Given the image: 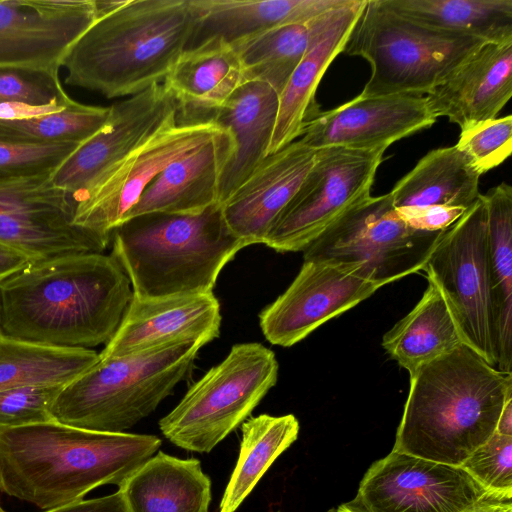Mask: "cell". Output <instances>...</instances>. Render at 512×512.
Listing matches in <instances>:
<instances>
[{
  "label": "cell",
  "instance_id": "6da1fadb",
  "mask_svg": "<svg viewBox=\"0 0 512 512\" xmlns=\"http://www.w3.org/2000/svg\"><path fill=\"white\" fill-rule=\"evenodd\" d=\"M132 297L131 283L111 255L32 260L0 281V335L91 349L110 341Z\"/></svg>",
  "mask_w": 512,
  "mask_h": 512
},
{
  "label": "cell",
  "instance_id": "7a4b0ae2",
  "mask_svg": "<svg viewBox=\"0 0 512 512\" xmlns=\"http://www.w3.org/2000/svg\"><path fill=\"white\" fill-rule=\"evenodd\" d=\"M150 434L111 433L48 421L0 428V491L47 510L93 489L118 487L161 446Z\"/></svg>",
  "mask_w": 512,
  "mask_h": 512
},
{
  "label": "cell",
  "instance_id": "3957f363",
  "mask_svg": "<svg viewBox=\"0 0 512 512\" xmlns=\"http://www.w3.org/2000/svg\"><path fill=\"white\" fill-rule=\"evenodd\" d=\"M510 398L512 374L462 343L410 375L393 450L460 466L495 433Z\"/></svg>",
  "mask_w": 512,
  "mask_h": 512
},
{
  "label": "cell",
  "instance_id": "277c9868",
  "mask_svg": "<svg viewBox=\"0 0 512 512\" xmlns=\"http://www.w3.org/2000/svg\"><path fill=\"white\" fill-rule=\"evenodd\" d=\"M194 25L190 0H124L101 14L62 60L66 85L106 98L136 95L166 76Z\"/></svg>",
  "mask_w": 512,
  "mask_h": 512
},
{
  "label": "cell",
  "instance_id": "5b68a950",
  "mask_svg": "<svg viewBox=\"0 0 512 512\" xmlns=\"http://www.w3.org/2000/svg\"><path fill=\"white\" fill-rule=\"evenodd\" d=\"M110 243V255L139 297L213 292L223 267L248 246L227 225L220 203L198 214L128 218L112 231Z\"/></svg>",
  "mask_w": 512,
  "mask_h": 512
},
{
  "label": "cell",
  "instance_id": "8992f818",
  "mask_svg": "<svg viewBox=\"0 0 512 512\" xmlns=\"http://www.w3.org/2000/svg\"><path fill=\"white\" fill-rule=\"evenodd\" d=\"M180 342L138 354L100 359L63 387L51 414L70 426L120 433L132 428L188 374L199 349Z\"/></svg>",
  "mask_w": 512,
  "mask_h": 512
},
{
  "label": "cell",
  "instance_id": "52a82bcc",
  "mask_svg": "<svg viewBox=\"0 0 512 512\" xmlns=\"http://www.w3.org/2000/svg\"><path fill=\"white\" fill-rule=\"evenodd\" d=\"M486 41L432 29L367 0L343 52L364 58L371 75L364 96L423 95Z\"/></svg>",
  "mask_w": 512,
  "mask_h": 512
},
{
  "label": "cell",
  "instance_id": "ba28073f",
  "mask_svg": "<svg viewBox=\"0 0 512 512\" xmlns=\"http://www.w3.org/2000/svg\"><path fill=\"white\" fill-rule=\"evenodd\" d=\"M278 362L256 342L234 345L225 359L195 382L166 416L162 434L174 445L208 453L240 426L276 384Z\"/></svg>",
  "mask_w": 512,
  "mask_h": 512
},
{
  "label": "cell",
  "instance_id": "9c48e42d",
  "mask_svg": "<svg viewBox=\"0 0 512 512\" xmlns=\"http://www.w3.org/2000/svg\"><path fill=\"white\" fill-rule=\"evenodd\" d=\"M444 231L414 230L389 193L370 195L336 219L303 251V258L359 265L382 287L423 270Z\"/></svg>",
  "mask_w": 512,
  "mask_h": 512
},
{
  "label": "cell",
  "instance_id": "30bf717a",
  "mask_svg": "<svg viewBox=\"0 0 512 512\" xmlns=\"http://www.w3.org/2000/svg\"><path fill=\"white\" fill-rule=\"evenodd\" d=\"M423 271L440 288L463 342L496 367L487 210L482 194L444 231Z\"/></svg>",
  "mask_w": 512,
  "mask_h": 512
},
{
  "label": "cell",
  "instance_id": "8fae6325",
  "mask_svg": "<svg viewBox=\"0 0 512 512\" xmlns=\"http://www.w3.org/2000/svg\"><path fill=\"white\" fill-rule=\"evenodd\" d=\"M386 149H317L312 167L264 245L278 252L304 251L345 211L370 196Z\"/></svg>",
  "mask_w": 512,
  "mask_h": 512
},
{
  "label": "cell",
  "instance_id": "7c38bea8",
  "mask_svg": "<svg viewBox=\"0 0 512 512\" xmlns=\"http://www.w3.org/2000/svg\"><path fill=\"white\" fill-rule=\"evenodd\" d=\"M224 130L213 121L165 123L120 162L75 193L73 224L111 239L148 185L173 161Z\"/></svg>",
  "mask_w": 512,
  "mask_h": 512
},
{
  "label": "cell",
  "instance_id": "4fadbf2b",
  "mask_svg": "<svg viewBox=\"0 0 512 512\" xmlns=\"http://www.w3.org/2000/svg\"><path fill=\"white\" fill-rule=\"evenodd\" d=\"M512 500L478 483L461 466L392 451L374 462L346 512H472Z\"/></svg>",
  "mask_w": 512,
  "mask_h": 512
},
{
  "label": "cell",
  "instance_id": "5bb4252c",
  "mask_svg": "<svg viewBox=\"0 0 512 512\" xmlns=\"http://www.w3.org/2000/svg\"><path fill=\"white\" fill-rule=\"evenodd\" d=\"M71 197L50 175L0 181V243L40 260L103 253L111 239L73 224Z\"/></svg>",
  "mask_w": 512,
  "mask_h": 512
},
{
  "label": "cell",
  "instance_id": "9a60e30c",
  "mask_svg": "<svg viewBox=\"0 0 512 512\" xmlns=\"http://www.w3.org/2000/svg\"><path fill=\"white\" fill-rule=\"evenodd\" d=\"M380 287L359 265L304 259L289 287L259 314L260 328L271 344L290 347Z\"/></svg>",
  "mask_w": 512,
  "mask_h": 512
},
{
  "label": "cell",
  "instance_id": "2e32d148",
  "mask_svg": "<svg viewBox=\"0 0 512 512\" xmlns=\"http://www.w3.org/2000/svg\"><path fill=\"white\" fill-rule=\"evenodd\" d=\"M97 16L95 0H0V67L59 73Z\"/></svg>",
  "mask_w": 512,
  "mask_h": 512
},
{
  "label": "cell",
  "instance_id": "e0dca14e",
  "mask_svg": "<svg viewBox=\"0 0 512 512\" xmlns=\"http://www.w3.org/2000/svg\"><path fill=\"white\" fill-rule=\"evenodd\" d=\"M174 117L176 101L163 83L114 103L101 128L51 174L52 184L72 197Z\"/></svg>",
  "mask_w": 512,
  "mask_h": 512
},
{
  "label": "cell",
  "instance_id": "ac0fdd59",
  "mask_svg": "<svg viewBox=\"0 0 512 512\" xmlns=\"http://www.w3.org/2000/svg\"><path fill=\"white\" fill-rule=\"evenodd\" d=\"M437 117L423 95L364 96L321 112L298 138L320 149L388 148L392 143L431 127Z\"/></svg>",
  "mask_w": 512,
  "mask_h": 512
},
{
  "label": "cell",
  "instance_id": "d6986e66",
  "mask_svg": "<svg viewBox=\"0 0 512 512\" xmlns=\"http://www.w3.org/2000/svg\"><path fill=\"white\" fill-rule=\"evenodd\" d=\"M220 326V304L213 292L165 297L133 295L99 358L133 355L180 342L205 345L219 336Z\"/></svg>",
  "mask_w": 512,
  "mask_h": 512
},
{
  "label": "cell",
  "instance_id": "ffe728a7",
  "mask_svg": "<svg viewBox=\"0 0 512 512\" xmlns=\"http://www.w3.org/2000/svg\"><path fill=\"white\" fill-rule=\"evenodd\" d=\"M317 149L297 139L269 154L222 204L231 231L248 246L264 244L312 167Z\"/></svg>",
  "mask_w": 512,
  "mask_h": 512
},
{
  "label": "cell",
  "instance_id": "44dd1931",
  "mask_svg": "<svg viewBox=\"0 0 512 512\" xmlns=\"http://www.w3.org/2000/svg\"><path fill=\"white\" fill-rule=\"evenodd\" d=\"M512 96V40L485 42L426 96L461 131L496 118Z\"/></svg>",
  "mask_w": 512,
  "mask_h": 512
},
{
  "label": "cell",
  "instance_id": "7402d4cb",
  "mask_svg": "<svg viewBox=\"0 0 512 512\" xmlns=\"http://www.w3.org/2000/svg\"><path fill=\"white\" fill-rule=\"evenodd\" d=\"M232 152V137L224 129L170 163L144 190L126 219L152 212L198 214L219 203L220 176Z\"/></svg>",
  "mask_w": 512,
  "mask_h": 512
},
{
  "label": "cell",
  "instance_id": "603a6c76",
  "mask_svg": "<svg viewBox=\"0 0 512 512\" xmlns=\"http://www.w3.org/2000/svg\"><path fill=\"white\" fill-rule=\"evenodd\" d=\"M279 95L269 85L245 81L211 116L233 140V152L218 185L222 205L268 156L278 113Z\"/></svg>",
  "mask_w": 512,
  "mask_h": 512
},
{
  "label": "cell",
  "instance_id": "cb8c5ba5",
  "mask_svg": "<svg viewBox=\"0 0 512 512\" xmlns=\"http://www.w3.org/2000/svg\"><path fill=\"white\" fill-rule=\"evenodd\" d=\"M353 0H190L194 25L186 50L211 40L233 46L264 31L308 21Z\"/></svg>",
  "mask_w": 512,
  "mask_h": 512
},
{
  "label": "cell",
  "instance_id": "d4e9b609",
  "mask_svg": "<svg viewBox=\"0 0 512 512\" xmlns=\"http://www.w3.org/2000/svg\"><path fill=\"white\" fill-rule=\"evenodd\" d=\"M245 82L235 49L220 40H211L185 50L163 84L177 105L181 123L211 121L219 109Z\"/></svg>",
  "mask_w": 512,
  "mask_h": 512
},
{
  "label": "cell",
  "instance_id": "484cf974",
  "mask_svg": "<svg viewBox=\"0 0 512 512\" xmlns=\"http://www.w3.org/2000/svg\"><path fill=\"white\" fill-rule=\"evenodd\" d=\"M367 0L345 7L319 41L306 53L279 95L278 113L268 155L297 140L308 122L321 111L315 95L332 61L343 52Z\"/></svg>",
  "mask_w": 512,
  "mask_h": 512
},
{
  "label": "cell",
  "instance_id": "4316f807",
  "mask_svg": "<svg viewBox=\"0 0 512 512\" xmlns=\"http://www.w3.org/2000/svg\"><path fill=\"white\" fill-rule=\"evenodd\" d=\"M126 512H209L211 480L196 458L157 451L118 490Z\"/></svg>",
  "mask_w": 512,
  "mask_h": 512
},
{
  "label": "cell",
  "instance_id": "83f0119b",
  "mask_svg": "<svg viewBox=\"0 0 512 512\" xmlns=\"http://www.w3.org/2000/svg\"><path fill=\"white\" fill-rule=\"evenodd\" d=\"M481 174L456 145L429 151L389 192L396 209L454 206L469 209L481 195Z\"/></svg>",
  "mask_w": 512,
  "mask_h": 512
},
{
  "label": "cell",
  "instance_id": "f1b7e54d",
  "mask_svg": "<svg viewBox=\"0 0 512 512\" xmlns=\"http://www.w3.org/2000/svg\"><path fill=\"white\" fill-rule=\"evenodd\" d=\"M347 6L305 22L274 27L233 45L241 61L245 81L263 82L280 95L306 53Z\"/></svg>",
  "mask_w": 512,
  "mask_h": 512
},
{
  "label": "cell",
  "instance_id": "f546056e",
  "mask_svg": "<svg viewBox=\"0 0 512 512\" xmlns=\"http://www.w3.org/2000/svg\"><path fill=\"white\" fill-rule=\"evenodd\" d=\"M427 280L418 303L382 339L386 353L409 375L464 343L440 288L430 278Z\"/></svg>",
  "mask_w": 512,
  "mask_h": 512
},
{
  "label": "cell",
  "instance_id": "4dcf8cb0",
  "mask_svg": "<svg viewBox=\"0 0 512 512\" xmlns=\"http://www.w3.org/2000/svg\"><path fill=\"white\" fill-rule=\"evenodd\" d=\"M496 325V368L512 371V187L501 183L482 194Z\"/></svg>",
  "mask_w": 512,
  "mask_h": 512
},
{
  "label": "cell",
  "instance_id": "1f68e13d",
  "mask_svg": "<svg viewBox=\"0 0 512 512\" xmlns=\"http://www.w3.org/2000/svg\"><path fill=\"white\" fill-rule=\"evenodd\" d=\"M423 26L486 42L512 40V0H379Z\"/></svg>",
  "mask_w": 512,
  "mask_h": 512
},
{
  "label": "cell",
  "instance_id": "d6a6232c",
  "mask_svg": "<svg viewBox=\"0 0 512 512\" xmlns=\"http://www.w3.org/2000/svg\"><path fill=\"white\" fill-rule=\"evenodd\" d=\"M299 428L293 414H261L241 424L240 452L219 512H236L273 462L297 439Z\"/></svg>",
  "mask_w": 512,
  "mask_h": 512
},
{
  "label": "cell",
  "instance_id": "836d02e7",
  "mask_svg": "<svg viewBox=\"0 0 512 512\" xmlns=\"http://www.w3.org/2000/svg\"><path fill=\"white\" fill-rule=\"evenodd\" d=\"M98 360L93 349L47 346L0 335V391L66 386Z\"/></svg>",
  "mask_w": 512,
  "mask_h": 512
},
{
  "label": "cell",
  "instance_id": "e575fe53",
  "mask_svg": "<svg viewBox=\"0 0 512 512\" xmlns=\"http://www.w3.org/2000/svg\"><path fill=\"white\" fill-rule=\"evenodd\" d=\"M109 107L81 104L75 100L61 111L26 120L0 122V137L21 142H84L104 124Z\"/></svg>",
  "mask_w": 512,
  "mask_h": 512
},
{
  "label": "cell",
  "instance_id": "d590c367",
  "mask_svg": "<svg viewBox=\"0 0 512 512\" xmlns=\"http://www.w3.org/2000/svg\"><path fill=\"white\" fill-rule=\"evenodd\" d=\"M81 143H32L0 137V181L51 176Z\"/></svg>",
  "mask_w": 512,
  "mask_h": 512
},
{
  "label": "cell",
  "instance_id": "8d00e7d4",
  "mask_svg": "<svg viewBox=\"0 0 512 512\" xmlns=\"http://www.w3.org/2000/svg\"><path fill=\"white\" fill-rule=\"evenodd\" d=\"M456 147L481 175L499 166L512 151V116L494 118L461 131Z\"/></svg>",
  "mask_w": 512,
  "mask_h": 512
},
{
  "label": "cell",
  "instance_id": "74e56055",
  "mask_svg": "<svg viewBox=\"0 0 512 512\" xmlns=\"http://www.w3.org/2000/svg\"><path fill=\"white\" fill-rule=\"evenodd\" d=\"M460 466L489 491L512 499V436L495 432Z\"/></svg>",
  "mask_w": 512,
  "mask_h": 512
},
{
  "label": "cell",
  "instance_id": "f35d334b",
  "mask_svg": "<svg viewBox=\"0 0 512 512\" xmlns=\"http://www.w3.org/2000/svg\"><path fill=\"white\" fill-rule=\"evenodd\" d=\"M70 99L61 84L59 73L0 67V104L22 102L44 105Z\"/></svg>",
  "mask_w": 512,
  "mask_h": 512
},
{
  "label": "cell",
  "instance_id": "ab89813d",
  "mask_svg": "<svg viewBox=\"0 0 512 512\" xmlns=\"http://www.w3.org/2000/svg\"><path fill=\"white\" fill-rule=\"evenodd\" d=\"M64 386H26L0 391V428L53 421L52 406Z\"/></svg>",
  "mask_w": 512,
  "mask_h": 512
},
{
  "label": "cell",
  "instance_id": "60d3db41",
  "mask_svg": "<svg viewBox=\"0 0 512 512\" xmlns=\"http://www.w3.org/2000/svg\"><path fill=\"white\" fill-rule=\"evenodd\" d=\"M468 209L454 206H428L397 209L404 222L414 230L441 232L452 226Z\"/></svg>",
  "mask_w": 512,
  "mask_h": 512
},
{
  "label": "cell",
  "instance_id": "b9f144b4",
  "mask_svg": "<svg viewBox=\"0 0 512 512\" xmlns=\"http://www.w3.org/2000/svg\"><path fill=\"white\" fill-rule=\"evenodd\" d=\"M73 99L66 102H53L44 105H34L22 102H7L0 104V122L26 121L46 116L71 104Z\"/></svg>",
  "mask_w": 512,
  "mask_h": 512
},
{
  "label": "cell",
  "instance_id": "7bdbcfd3",
  "mask_svg": "<svg viewBox=\"0 0 512 512\" xmlns=\"http://www.w3.org/2000/svg\"><path fill=\"white\" fill-rule=\"evenodd\" d=\"M44 512H126L122 495L119 491L110 495L81 499Z\"/></svg>",
  "mask_w": 512,
  "mask_h": 512
},
{
  "label": "cell",
  "instance_id": "ee69618b",
  "mask_svg": "<svg viewBox=\"0 0 512 512\" xmlns=\"http://www.w3.org/2000/svg\"><path fill=\"white\" fill-rule=\"evenodd\" d=\"M30 260L25 254L0 243V281L20 270Z\"/></svg>",
  "mask_w": 512,
  "mask_h": 512
},
{
  "label": "cell",
  "instance_id": "f6af8a7d",
  "mask_svg": "<svg viewBox=\"0 0 512 512\" xmlns=\"http://www.w3.org/2000/svg\"><path fill=\"white\" fill-rule=\"evenodd\" d=\"M495 432L504 436H512V398L506 401L498 418Z\"/></svg>",
  "mask_w": 512,
  "mask_h": 512
},
{
  "label": "cell",
  "instance_id": "bcb514c9",
  "mask_svg": "<svg viewBox=\"0 0 512 512\" xmlns=\"http://www.w3.org/2000/svg\"><path fill=\"white\" fill-rule=\"evenodd\" d=\"M472 512H512V500L490 503Z\"/></svg>",
  "mask_w": 512,
  "mask_h": 512
},
{
  "label": "cell",
  "instance_id": "7dc6e473",
  "mask_svg": "<svg viewBox=\"0 0 512 512\" xmlns=\"http://www.w3.org/2000/svg\"><path fill=\"white\" fill-rule=\"evenodd\" d=\"M335 512H346V511H344L343 509H341V508L339 507Z\"/></svg>",
  "mask_w": 512,
  "mask_h": 512
},
{
  "label": "cell",
  "instance_id": "c3c4849f",
  "mask_svg": "<svg viewBox=\"0 0 512 512\" xmlns=\"http://www.w3.org/2000/svg\"><path fill=\"white\" fill-rule=\"evenodd\" d=\"M0 512H6V511L2 508L1 504H0Z\"/></svg>",
  "mask_w": 512,
  "mask_h": 512
}]
</instances>
